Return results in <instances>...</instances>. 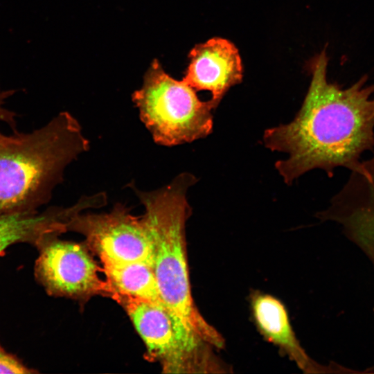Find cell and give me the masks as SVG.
Segmentation results:
<instances>
[{"label": "cell", "mask_w": 374, "mask_h": 374, "mask_svg": "<svg viewBox=\"0 0 374 374\" xmlns=\"http://www.w3.org/2000/svg\"><path fill=\"white\" fill-rule=\"evenodd\" d=\"M328 64L323 49L311 62L310 84L294 118L264 132L266 148L288 155L275 163L287 184L313 169L330 177L337 167L351 170L374 148V84L364 75L342 89L328 82Z\"/></svg>", "instance_id": "1"}, {"label": "cell", "mask_w": 374, "mask_h": 374, "mask_svg": "<svg viewBox=\"0 0 374 374\" xmlns=\"http://www.w3.org/2000/svg\"><path fill=\"white\" fill-rule=\"evenodd\" d=\"M89 148L67 112L30 132L8 135L0 142V215L38 211L62 181L66 166Z\"/></svg>", "instance_id": "2"}, {"label": "cell", "mask_w": 374, "mask_h": 374, "mask_svg": "<svg viewBox=\"0 0 374 374\" xmlns=\"http://www.w3.org/2000/svg\"><path fill=\"white\" fill-rule=\"evenodd\" d=\"M197 181L184 172L156 190L132 188L145 206L152 244V267L163 301L202 339L222 350L224 339L202 317L191 293L185 234L191 207L186 195Z\"/></svg>", "instance_id": "3"}, {"label": "cell", "mask_w": 374, "mask_h": 374, "mask_svg": "<svg viewBox=\"0 0 374 374\" xmlns=\"http://www.w3.org/2000/svg\"><path fill=\"white\" fill-rule=\"evenodd\" d=\"M143 341L150 359L167 373H226L228 365L166 304L114 293Z\"/></svg>", "instance_id": "4"}, {"label": "cell", "mask_w": 374, "mask_h": 374, "mask_svg": "<svg viewBox=\"0 0 374 374\" xmlns=\"http://www.w3.org/2000/svg\"><path fill=\"white\" fill-rule=\"evenodd\" d=\"M132 100L159 145L190 143L212 132V111L217 105L211 99L201 100L191 86L170 76L157 59L145 73L141 87L133 93Z\"/></svg>", "instance_id": "5"}, {"label": "cell", "mask_w": 374, "mask_h": 374, "mask_svg": "<svg viewBox=\"0 0 374 374\" xmlns=\"http://www.w3.org/2000/svg\"><path fill=\"white\" fill-rule=\"evenodd\" d=\"M37 248L39 256L35 275L49 295L82 302L97 295L111 298V286L99 275L102 267L84 242L62 240L53 236Z\"/></svg>", "instance_id": "6"}, {"label": "cell", "mask_w": 374, "mask_h": 374, "mask_svg": "<svg viewBox=\"0 0 374 374\" xmlns=\"http://www.w3.org/2000/svg\"><path fill=\"white\" fill-rule=\"evenodd\" d=\"M80 213L71 219L67 230L83 235L84 242L93 254L116 262L145 261L152 264V238L145 215H132L120 203L109 213Z\"/></svg>", "instance_id": "7"}, {"label": "cell", "mask_w": 374, "mask_h": 374, "mask_svg": "<svg viewBox=\"0 0 374 374\" xmlns=\"http://www.w3.org/2000/svg\"><path fill=\"white\" fill-rule=\"evenodd\" d=\"M372 152L371 158L350 170L346 184L317 217L339 224L374 266V150Z\"/></svg>", "instance_id": "8"}, {"label": "cell", "mask_w": 374, "mask_h": 374, "mask_svg": "<svg viewBox=\"0 0 374 374\" xmlns=\"http://www.w3.org/2000/svg\"><path fill=\"white\" fill-rule=\"evenodd\" d=\"M183 78L196 91H209L218 106L229 89L242 82L243 68L236 46L222 37L195 45Z\"/></svg>", "instance_id": "9"}, {"label": "cell", "mask_w": 374, "mask_h": 374, "mask_svg": "<svg viewBox=\"0 0 374 374\" xmlns=\"http://www.w3.org/2000/svg\"><path fill=\"white\" fill-rule=\"evenodd\" d=\"M98 193L81 197L71 206L50 207L42 211H26L0 215V256L16 243H29L37 247L44 241L68 231L71 219L84 209L104 205Z\"/></svg>", "instance_id": "10"}, {"label": "cell", "mask_w": 374, "mask_h": 374, "mask_svg": "<svg viewBox=\"0 0 374 374\" xmlns=\"http://www.w3.org/2000/svg\"><path fill=\"white\" fill-rule=\"evenodd\" d=\"M255 324L260 334L279 349L305 373H359L337 364H320L310 358L297 339L287 309L276 297L260 292L250 296Z\"/></svg>", "instance_id": "11"}, {"label": "cell", "mask_w": 374, "mask_h": 374, "mask_svg": "<svg viewBox=\"0 0 374 374\" xmlns=\"http://www.w3.org/2000/svg\"><path fill=\"white\" fill-rule=\"evenodd\" d=\"M100 260L102 272L113 290L112 295L118 293L164 303L151 263L145 261L116 262L107 259Z\"/></svg>", "instance_id": "12"}, {"label": "cell", "mask_w": 374, "mask_h": 374, "mask_svg": "<svg viewBox=\"0 0 374 374\" xmlns=\"http://www.w3.org/2000/svg\"><path fill=\"white\" fill-rule=\"evenodd\" d=\"M37 373L24 366L15 357L6 352L0 346V373L26 374Z\"/></svg>", "instance_id": "13"}, {"label": "cell", "mask_w": 374, "mask_h": 374, "mask_svg": "<svg viewBox=\"0 0 374 374\" xmlns=\"http://www.w3.org/2000/svg\"><path fill=\"white\" fill-rule=\"evenodd\" d=\"M15 92V90L11 89L0 91V122L6 123L13 129L14 132H16L17 131L15 129L16 113L5 107L6 100L12 96ZM7 136L8 135H5L0 132V142L6 139Z\"/></svg>", "instance_id": "14"}]
</instances>
